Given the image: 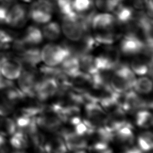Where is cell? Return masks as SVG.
<instances>
[{
  "label": "cell",
  "instance_id": "6da1fadb",
  "mask_svg": "<svg viewBox=\"0 0 153 153\" xmlns=\"http://www.w3.org/2000/svg\"><path fill=\"white\" fill-rule=\"evenodd\" d=\"M136 79L135 74L128 65L119 64L111 75L109 85L113 91L124 94L133 88Z\"/></svg>",
  "mask_w": 153,
  "mask_h": 153
},
{
  "label": "cell",
  "instance_id": "7a4b0ae2",
  "mask_svg": "<svg viewBox=\"0 0 153 153\" xmlns=\"http://www.w3.org/2000/svg\"><path fill=\"white\" fill-rule=\"evenodd\" d=\"M119 50L121 53L127 56L140 54L152 56V48L148 47L142 38L132 33H125L120 42Z\"/></svg>",
  "mask_w": 153,
  "mask_h": 153
},
{
  "label": "cell",
  "instance_id": "3957f363",
  "mask_svg": "<svg viewBox=\"0 0 153 153\" xmlns=\"http://www.w3.org/2000/svg\"><path fill=\"white\" fill-rule=\"evenodd\" d=\"M71 51L66 45L56 44H46L40 51L41 60L46 66L56 67L70 54Z\"/></svg>",
  "mask_w": 153,
  "mask_h": 153
},
{
  "label": "cell",
  "instance_id": "277c9868",
  "mask_svg": "<svg viewBox=\"0 0 153 153\" xmlns=\"http://www.w3.org/2000/svg\"><path fill=\"white\" fill-rule=\"evenodd\" d=\"M54 8L51 0H36L30 6L28 16L36 23L45 24L51 20Z\"/></svg>",
  "mask_w": 153,
  "mask_h": 153
},
{
  "label": "cell",
  "instance_id": "5b68a950",
  "mask_svg": "<svg viewBox=\"0 0 153 153\" xmlns=\"http://www.w3.org/2000/svg\"><path fill=\"white\" fill-rule=\"evenodd\" d=\"M61 29L66 38L72 42L78 41L87 33L76 14L62 16Z\"/></svg>",
  "mask_w": 153,
  "mask_h": 153
},
{
  "label": "cell",
  "instance_id": "8992f818",
  "mask_svg": "<svg viewBox=\"0 0 153 153\" xmlns=\"http://www.w3.org/2000/svg\"><path fill=\"white\" fill-rule=\"evenodd\" d=\"M105 48L97 56L99 69L101 71H113L120 64L121 53L119 48L111 45H105Z\"/></svg>",
  "mask_w": 153,
  "mask_h": 153
},
{
  "label": "cell",
  "instance_id": "52a82bcc",
  "mask_svg": "<svg viewBox=\"0 0 153 153\" xmlns=\"http://www.w3.org/2000/svg\"><path fill=\"white\" fill-rule=\"evenodd\" d=\"M152 102L146 101L139 96V93L129 90L124 93L121 107L124 112H133L139 109L152 108Z\"/></svg>",
  "mask_w": 153,
  "mask_h": 153
},
{
  "label": "cell",
  "instance_id": "ba28073f",
  "mask_svg": "<svg viewBox=\"0 0 153 153\" xmlns=\"http://www.w3.org/2000/svg\"><path fill=\"white\" fill-rule=\"evenodd\" d=\"M19 89L26 97H35V88L38 82L35 69L25 68L18 78Z\"/></svg>",
  "mask_w": 153,
  "mask_h": 153
},
{
  "label": "cell",
  "instance_id": "9c48e42d",
  "mask_svg": "<svg viewBox=\"0 0 153 153\" xmlns=\"http://www.w3.org/2000/svg\"><path fill=\"white\" fill-rule=\"evenodd\" d=\"M59 87V83L56 78L43 77L36 84L35 96L41 101H45L56 94L58 93Z\"/></svg>",
  "mask_w": 153,
  "mask_h": 153
},
{
  "label": "cell",
  "instance_id": "30bf717a",
  "mask_svg": "<svg viewBox=\"0 0 153 153\" xmlns=\"http://www.w3.org/2000/svg\"><path fill=\"white\" fill-rule=\"evenodd\" d=\"M22 69L21 60L7 56L0 66V75L7 79L13 80L19 77Z\"/></svg>",
  "mask_w": 153,
  "mask_h": 153
},
{
  "label": "cell",
  "instance_id": "8fae6325",
  "mask_svg": "<svg viewBox=\"0 0 153 153\" xmlns=\"http://www.w3.org/2000/svg\"><path fill=\"white\" fill-rule=\"evenodd\" d=\"M26 8L21 4H16L8 10L5 24L14 27H22L28 19Z\"/></svg>",
  "mask_w": 153,
  "mask_h": 153
},
{
  "label": "cell",
  "instance_id": "7c38bea8",
  "mask_svg": "<svg viewBox=\"0 0 153 153\" xmlns=\"http://www.w3.org/2000/svg\"><path fill=\"white\" fill-rule=\"evenodd\" d=\"M118 24L113 14L103 12L93 16L91 27L94 31H101L114 28Z\"/></svg>",
  "mask_w": 153,
  "mask_h": 153
},
{
  "label": "cell",
  "instance_id": "4fadbf2b",
  "mask_svg": "<svg viewBox=\"0 0 153 153\" xmlns=\"http://www.w3.org/2000/svg\"><path fill=\"white\" fill-rule=\"evenodd\" d=\"M152 58L140 54L134 56L130 63V68L133 73L139 76H143L148 74L152 75Z\"/></svg>",
  "mask_w": 153,
  "mask_h": 153
},
{
  "label": "cell",
  "instance_id": "5bb4252c",
  "mask_svg": "<svg viewBox=\"0 0 153 153\" xmlns=\"http://www.w3.org/2000/svg\"><path fill=\"white\" fill-rule=\"evenodd\" d=\"M62 136L68 150L71 151L83 150L88 146L84 137L77 134L75 131L63 130Z\"/></svg>",
  "mask_w": 153,
  "mask_h": 153
},
{
  "label": "cell",
  "instance_id": "9a60e30c",
  "mask_svg": "<svg viewBox=\"0 0 153 153\" xmlns=\"http://www.w3.org/2000/svg\"><path fill=\"white\" fill-rule=\"evenodd\" d=\"M118 24L114 28L110 29L94 31L93 37L97 45H112L121 36V32L118 29Z\"/></svg>",
  "mask_w": 153,
  "mask_h": 153
},
{
  "label": "cell",
  "instance_id": "2e32d148",
  "mask_svg": "<svg viewBox=\"0 0 153 153\" xmlns=\"http://www.w3.org/2000/svg\"><path fill=\"white\" fill-rule=\"evenodd\" d=\"M42 31L34 26H29L25 30L23 36L19 39L22 44L26 48L29 47H36L43 40Z\"/></svg>",
  "mask_w": 153,
  "mask_h": 153
},
{
  "label": "cell",
  "instance_id": "e0dca14e",
  "mask_svg": "<svg viewBox=\"0 0 153 153\" xmlns=\"http://www.w3.org/2000/svg\"><path fill=\"white\" fill-rule=\"evenodd\" d=\"M79 57V67L81 71L93 75L100 72L97 57L90 53L82 54Z\"/></svg>",
  "mask_w": 153,
  "mask_h": 153
},
{
  "label": "cell",
  "instance_id": "ac0fdd59",
  "mask_svg": "<svg viewBox=\"0 0 153 153\" xmlns=\"http://www.w3.org/2000/svg\"><path fill=\"white\" fill-rule=\"evenodd\" d=\"M45 153H67L68 149L60 137H54L43 145Z\"/></svg>",
  "mask_w": 153,
  "mask_h": 153
},
{
  "label": "cell",
  "instance_id": "d6986e66",
  "mask_svg": "<svg viewBox=\"0 0 153 153\" xmlns=\"http://www.w3.org/2000/svg\"><path fill=\"white\" fill-rule=\"evenodd\" d=\"M115 136L117 137L118 140L127 145H131L134 139V136L133 131V128L131 125L128 123L119 130H118L115 133Z\"/></svg>",
  "mask_w": 153,
  "mask_h": 153
},
{
  "label": "cell",
  "instance_id": "ffe728a7",
  "mask_svg": "<svg viewBox=\"0 0 153 153\" xmlns=\"http://www.w3.org/2000/svg\"><path fill=\"white\" fill-rule=\"evenodd\" d=\"M43 37L50 41L57 39L61 34V28L55 22H48L44 26L42 30Z\"/></svg>",
  "mask_w": 153,
  "mask_h": 153
},
{
  "label": "cell",
  "instance_id": "44dd1931",
  "mask_svg": "<svg viewBox=\"0 0 153 153\" xmlns=\"http://www.w3.org/2000/svg\"><path fill=\"white\" fill-rule=\"evenodd\" d=\"M10 143L13 148L18 150L26 148L29 145L28 136L21 130H16L11 135L10 139Z\"/></svg>",
  "mask_w": 153,
  "mask_h": 153
},
{
  "label": "cell",
  "instance_id": "7402d4cb",
  "mask_svg": "<svg viewBox=\"0 0 153 153\" xmlns=\"http://www.w3.org/2000/svg\"><path fill=\"white\" fill-rule=\"evenodd\" d=\"M134 91L139 94H148L152 89V82L151 79L146 76L136 78L133 86Z\"/></svg>",
  "mask_w": 153,
  "mask_h": 153
},
{
  "label": "cell",
  "instance_id": "603a6c76",
  "mask_svg": "<svg viewBox=\"0 0 153 153\" xmlns=\"http://www.w3.org/2000/svg\"><path fill=\"white\" fill-rule=\"evenodd\" d=\"M136 123L137 126L143 128H148L152 126V114L146 109L139 111L136 115Z\"/></svg>",
  "mask_w": 153,
  "mask_h": 153
},
{
  "label": "cell",
  "instance_id": "cb8c5ba5",
  "mask_svg": "<svg viewBox=\"0 0 153 153\" xmlns=\"http://www.w3.org/2000/svg\"><path fill=\"white\" fill-rule=\"evenodd\" d=\"M138 147L144 152H149L153 147V136L151 131L142 133L137 138Z\"/></svg>",
  "mask_w": 153,
  "mask_h": 153
},
{
  "label": "cell",
  "instance_id": "d4e9b609",
  "mask_svg": "<svg viewBox=\"0 0 153 153\" xmlns=\"http://www.w3.org/2000/svg\"><path fill=\"white\" fill-rule=\"evenodd\" d=\"M15 121L10 118L0 119V134L3 136H11L17 130Z\"/></svg>",
  "mask_w": 153,
  "mask_h": 153
},
{
  "label": "cell",
  "instance_id": "484cf974",
  "mask_svg": "<svg viewBox=\"0 0 153 153\" xmlns=\"http://www.w3.org/2000/svg\"><path fill=\"white\" fill-rule=\"evenodd\" d=\"M123 0H95L96 8L103 12H113Z\"/></svg>",
  "mask_w": 153,
  "mask_h": 153
},
{
  "label": "cell",
  "instance_id": "4316f807",
  "mask_svg": "<svg viewBox=\"0 0 153 153\" xmlns=\"http://www.w3.org/2000/svg\"><path fill=\"white\" fill-rule=\"evenodd\" d=\"M72 8L76 14L87 13L92 9V0H72Z\"/></svg>",
  "mask_w": 153,
  "mask_h": 153
},
{
  "label": "cell",
  "instance_id": "83f0119b",
  "mask_svg": "<svg viewBox=\"0 0 153 153\" xmlns=\"http://www.w3.org/2000/svg\"><path fill=\"white\" fill-rule=\"evenodd\" d=\"M14 41V37L11 33L0 29V51L9 48Z\"/></svg>",
  "mask_w": 153,
  "mask_h": 153
},
{
  "label": "cell",
  "instance_id": "f1b7e54d",
  "mask_svg": "<svg viewBox=\"0 0 153 153\" xmlns=\"http://www.w3.org/2000/svg\"><path fill=\"white\" fill-rule=\"evenodd\" d=\"M88 149L90 153H113L108 143L102 141L96 142Z\"/></svg>",
  "mask_w": 153,
  "mask_h": 153
},
{
  "label": "cell",
  "instance_id": "f546056e",
  "mask_svg": "<svg viewBox=\"0 0 153 153\" xmlns=\"http://www.w3.org/2000/svg\"><path fill=\"white\" fill-rule=\"evenodd\" d=\"M14 107V104L3 99L0 102V116L6 117L8 115L13 112Z\"/></svg>",
  "mask_w": 153,
  "mask_h": 153
},
{
  "label": "cell",
  "instance_id": "4dcf8cb0",
  "mask_svg": "<svg viewBox=\"0 0 153 153\" xmlns=\"http://www.w3.org/2000/svg\"><path fill=\"white\" fill-rule=\"evenodd\" d=\"M148 0H130L131 7L137 10H143L146 9Z\"/></svg>",
  "mask_w": 153,
  "mask_h": 153
},
{
  "label": "cell",
  "instance_id": "1f68e13d",
  "mask_svg": "<svg viewBox=\"0 0 153 153\" xmlns=\"http://www.w3.org/2000/svg\"><path fill=\"white\" fill-rule=\"evenodd\" d=\"M8 10L6 6L0 5V23H5Z\"/></svg>",
  "mask_w": 153,
  "mask_h": 153
},
{
  "label": "cell",
  "instance_id": "d6a6232c",
  "mask_svg": "<svg viewBox=\"0 0 153 153\" xmlns=\"http://www.w3.org/2000/svg\"><path fill=\"white\" fill-rule=\"evenodd\" d=\"M13 84V82L11 80L7 79L6 78L5 79L2 78L0 75V90H4Z\"/></svg>",
  "mask_w": 153,
  "mask_h": 153
},
{
  "label": "cell",
  "instance_id": "836d02e7",
  "mask_svg": "<svg viewBox=\"0 0 153 153\" xmlns=\"http://www.w3.org/2000/svg\"><path fill=\"white\" fill-rule=\"evenodd\" d=\"M8 149L6 145V140L2 135L0 134V153H8Z\"/></svg>",
  "mask_w": 153,
  "mask_h": 153
},
{
  "label": "cell",
  "instance_id": "e575fe53",
  "mask_svg": "<svg viewBox=\"0 0 153 153\" xmlns=\"http://www.w3.org/2000/svg\"><path fill=\"white\" fill-rule=\"evenodd\" d=\"M124 153H144L138 146H131L127 148L125 151Z\"/></svg>",
  "mask_w": 153,
  "mask_h": 153
},
{
  "label": "cell",
  "instance_id": "d590c367",
  "mask_svg": "<svg viewBox=\"0 0 153 153\" xmlns=\"http://www.w3.org/2000/svg\"><path fill=\"white\" fill-rule=\"evenodd\" d=\"M31 153H45V152L42 147L34 146V149Z\"/></svg>",
  "mask_w": 153,
  "mask_h": 153
},
{
  "label": "cell",
  "instance_id": "8d00e7d4",
  "mask_svg": "<svg viewBox=\"0 0 153 153\" xmlns=\"http://www.w3.org/2000/svg\"><path fill=\"white\" fill-rule=\"evenodd\" d=\"M0 1L2 2L3 4H4L5 6H6L13 3L14 0H0Z\"/></svg>",
  "mask_w": 153,
  "mask_h": 153
},
{
  "label": "cell",
  "instance_id": "74e56055",
  "mask_svg": "<svg viewBox=\"0 0 153 153\" xmlns=\"http://www.w3.org/2000/svg\"><path fill=\"white\" fill-rule=\"evenodd\" d=\"M22 1H23L24 2H31L33 0H22Z\"/></svg>",
  "mask_w": 153,
  "mask_h": 153
},
{
  "label": "cell",
  "instance_id": "f35d334b",
  "mask_svg": "<svg viewBox=\"0 0 153 153\" xmlns=\"http://www.w3.org/2000/svg\"><path fill=\"white\" fill-rule=\"evenodd\" d=\"M54 1H57V0H54Z\"/></svg>",
  "mask_w": 153,
  "mask_h": 153
}]
</instances>
